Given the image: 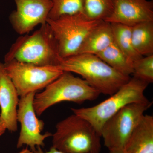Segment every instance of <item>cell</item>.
Returning a JSON list of instances; mask_svg holds the SVG:
<instances>
[{"label":"cell","mask_w":153,"mask_h":153,"mask_svg":"<svg viewBox=\"0 0 153 153\" xmlns=\"http://www.w3.org/2000/svg\"><path fill=\"white\" fill-rule=\"evenodd\" d=\"M56 66L61 71L79 74L91 87L105 95H112L131 78L92 54H78L64 58Z\"/></svg>","instance_id":"1"},{"label":"cell","mask_w":153,"mask_h":153,"mask_svg":"<svg viewBox=\"0 0 153 153\" xmlns=\"http://www.w3.org/2000/svg\"><path fill=\"white\" fill-rule=\"evenodd\" d=\"M62 60L57 41L47 23L31 35L18 38L4 57V61L14 60L40 66H57Z\"/></svg>","instance_id":"2"},{"label":"cell","mask_w":153,"mask_h":153,"mask_svg":"<svg viewBox=\"0 0 153 153\" xmlns=\"http://www.w3.org/2000/svg\"><path fill=\"white\" fill-rule=\"evenodd\" d=\"M52 137V147L65 153L101 151L100 135L89 122L74 114L57 123Z\"/></svg>","instance_id":"3"},{"label":"cell","mask_w":153,"mask_h":153,"mask_svg":"<svg viewBox=\"0 0 153 153\" xmlns=\"http://www.w3.org/2000/svg\"><path fill=\"white\" fill-rule=\"evenodd\" d=\"M44 88L42 92L36 93L34 97L33 107L37 116L62 102L81 103L96 99L100 94L84 79L67 71H63Z\"/></svg>","instance_id":"4"},{"label":"cell","mask_w":153,"mask_h":153,"mask_svg":"<svg viewBox=\"0 0 153 153\" xmlns=\"http://www.w3.org/2000/svg\"><path fill=\"white\" fill-rule=\"evenodd\" d=\"M148 85L133 77L109 98L99 104L91 107L71 110L73 114L89 122L100 135L103 125L121 108L127 105L147 99L144 92Z\"/></svg>","instance_id":"5"},{"label":"cell","mask_w":153,"mask_h":153,"mask_svg":"<svg viewBox=\"0 0 153 153\" xmlns=\"http://www.w3.org/2000/svg\"><path fill=\"white\" fill-rule=\"evenodd\" d=\"M103 21L88 19L83 13L65 15L47 23L52 30L62 59L77 55L91 31Z\"/></svg>","instance_id":"6"},{"label":"cell","mask_w":153,"mask_h":153,"mask_svg":"<svg viewBox=\"0 0 153 153\" xmlns=\"http://www.w3.org/2000/svg\"><path fill=\"white\" fill-rule=\"evenodd\" d=\"M152 102L147 98L124 107L105 123L100 135L110 150L124 149L127 141Z\"/></svg>","instance_id":"7"},{"label":"cell","mask_w":153,"mask_h":153,"mask_svg":"<svg viewBox=\"0 0 153 153\" xmlns=\"http://www.w3.org/2000/svg\"><path fill=\"white\" fill-rule=\"evenodd\" d=\"M3 64L20 97L45 88L63 72L56 66H37L14 60Z\"/></svg>","instance_id":"8"},{"label":"cell","mask_w":153,"mask_h":153,"mask_svg":"<svg viewBox=\"0 0 153 153\" xmlns=\"http://www.w3.org/2000/svg\"><path fill=\"white\" fill-rule=\"evenodd\" d=\"M36 92H32L21 97L17 110V121L21 125V130L17 143V148L26 145L34 151L38 147H44V140L52 136V134H42L44 122L37 117L33 107V101Z\"/></svg>","instance_id":"9"},{"label":"cell","mask_w":153,"mask_h":153,"mask_svg":"<svg viewBox=\"0 0 153 153\" xmlns=\"http://www.w3.org/2000/svg\"><path fill=\"white\" fill-rule=\"evenodd\" d=\"M16 9L9 20L17 33L24 35L47 23L52 8L51 0H14Z\"/></svg>","instance_id":"10"},{"label":"cell","mask_w":153,"mask_h":153,"mask_svg":"<svg viewBox=\"0 0 153 153\" xmlns=\"http://www.w3.org/2000/svg\"><path fill=\"white\" fill-rule=\"evenodd\" d=\"M105 21L130 27L153 22V0H113L112 13Z\"/></svg>","instance_id":"11"},{"label":"cell","mask_w":153,"mask_h":153,"mask_svg":"<svg viewBox=\"0 0 153 153\" xmlns=\"http://www.w3.org/2000/svg\"><path fill=\"white\" fill-rule=\"evenodd\" d=\"M19 95L3 63L0 62V117L9 131L17 130V108Z\"/></svg>","instance_id":"12"},{"label":"cell","mask_w":153,"mask_h":153,"mask_svg":"<svg viewBox=\"0 0 153 153\" xmlns=\"http://www.w3.org/2000/svg\"><path fill=\"white\" fill-rule=\"evenodd\" d=\"M125 153H153V117L144 114L130 136Z\"/></svg>","instance_id":"13"},{"label":"cell","mask_w":153,"mask_h":153,"mask_svg":"<svg viewBox=\"0 0 153 153\" xmlns=\"http://www.w3.org/2000/svg\"><path fill=\"white\" fill-rule=\"evenodd\" d=\"M114 42L110 23L102 21L88 35L77 54L86 53L97 55Z\"/></svg>","instance_id":"14"},{"label":"cell","mask_w":153,"mask_h":153,"mask_svg":"<svg viewBox=\"0 0 153 153\" xmlns=\"http://www.w3.org/2000/svg\"><path fill=\"white\" fill-rule=\"evenodd\" d=\"M133 46L142 56L153 55V22H143L132 27Z\"/></svg>","instance_id":"15"},{"label":"cell","mask_w":153,"mask_h":153,"mask_svg":"<svg viewBox=\"0 0 153 153\" xmlns=\"http://www.w3.org/2000/svg\"><path fill=\"white\" fill-rule=\"evenodd\" d=\"M96 55L123 75L130 76L132 74V62L121 51L114 42Z\"/></svg>","instance_id":"16"},{"label":"cell","mask_w":153,"mask_h":153,"mask_svg":"<svg viewBox=\"0 0 153 153\" xmlns=\"http://www.w3.org/2000/svg\"><path fill=\"white\" fill-rule=\"evenodd\" d=\"M115 44L127 57L133 63L143 57L137 53L133 46L132 27L119 23H110Z\"/></svg>","instance_id":"17"},{"label":"cell","mask_w":153,"mask_h":153,"mask_svg":"<svg viewBox=\"0 0 153 153\" xmlns=\"http://www.w3.org/2000/svg\"><path fill=\"white\" fill-rule=\"evenodd\" d=\"M113 10V0H84L83 14L94 21H105Z\"/></svg>","instance_id":"18"},{"label":"cell","mask_w":153,"mask_h":153,"mask_svg":"<svg viewBox=\"0 0 153 153\" xmlns=\"http://www.w3.org/2000/svg\"><path fill=\"white\" fill-rule=\"evenodd\" d=\"M52 8L48 19H56L65 15L83 13L84 0H51Z\"/></svg>","instance_id":"19"},{"label":"cell","mask_w":153,"mask_h":153,"mask_svg":"<svg viewBox=\"0 0 153 153\" xmlns=\"http://www.w3.org/2000/svg\"><path fill=\"white\" fill-rule=\"evenodd\" d=\"M133 77L149 84L153 82V55L142 57L133 63Z\"/></svg>","instance_id":"20"},{"label":"cell","mask_w":153,"mask_h":153,"mask_svg":"<svg viewBox=\"0 0 153 153\" xmlns=\"http://www.w3.org/2000/svg\"><path fill=\"white\" fill-rule=\"evenodd\" d=\"M35 153H65L61 151L58 150L55 148L51 147L49 151L47 152H44L41 149V147H38L36 148V150L33 151Z\"/></svg>","instance_id":"21"},{"label":"cell","mask_w":153,"mask_h":153,"mask_svg":"<svg viewBox=\"0 0 153 153\" xmlns=\"http://www.w3.org/2000/svg\"><path fill=\"white\" fill-rule=\"evenodd\" d=\"M6 130L5 125L0 117V136L4 133Z\"/></svg>","instance_id":"22"},{"label":"cell","mask_w":153,"mask_h":153,"mask_svg":"<svg viewBox=\"0 0 153 153\" xmlns=\"http://www.w3.org/2000/svg\"><path fill=\"white\" fill-rule=\"evenodd\" d=\"M109 153H125L123 149H115L109 151Z\"/></svg>","instance_id":"23"},{"label":"cell","mask_w":153,"mask_h":153,"mask_svg":"<svg viewBox=\"0 0 153 153\" xmlns=\"http://www.w3.org/2000/svg\"><path fill=\"white\" fill-rule=\"evenodd\" d=\"M19 153H35L33 151H31V150L28 149H24L22 151Z\"/></svg>","instance_id":"24"}]
</instances>
